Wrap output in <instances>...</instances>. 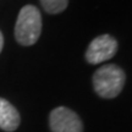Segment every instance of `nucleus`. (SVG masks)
I'll return each mask as SVG.
<instances>
[{
    "label": "nucleus",
    "instance_id": "obj_1",
    "mask_svg": "<svg viewBox=\"0 0 132 132\" xmlns=\"http://www.w3.org/2000/svg\"><path fill=\"white\" fill-rule=\"evenodd\" d=\"M42 32V16L33 5L23 6L15 26V38L21 45H33Z\"/></svg>",
    "mask_w": 132,
    "mask_h": 132
},
{
    "label": "nucleus",
    "instance_id": "obj_2",
    "mask_svg": "<svg viewBox=\"0 0 132 132\" xmlns=\"http://www.w3.org/2000/svg\"><path fill=\"white\" fill-rule=\"evenodd\" d=\"M125 78V72L118 65H103L93 75V87L102 98H115L122 90Z\"/></svg>",
    "mask_w": 132,
    "mask_h": 132
},
{
    "label": "nucleus",
    "instance_id": "obj_3",
    "mask_svg": "<svg viewBox=\"0 0 132 132\" xmlns=\"http://www.w3.org/2000/svg\"><path fill=\"white\" fill-rule=\"evenodd\" d=\"M118 52V42L116 39L109 34H102L94 38L87 48L86 60L97 65L106 60H110Z\"/></svg>",
    "mask_w": 132,
    "mask_h": 132
},
{
    "label": "nucleus",
    "instance_id": "obj_4",
    "mask_svg": "<svg viewBox=\"0 0 132 132\" xmlns=\"http://www.w3.org/2000/svg\"><path fill=\"white\" fill-rule=\"evenodd\" d=\"M49 123L53 132H83V123L80 116L65 106L53 110L49 116Z\"/></svg>",
    "mask_w": 132,
    "mask_h": 132
},
{
    "label": "nucleus",
    "instance_id": "obj_5",
    "mask_svg": "<svg viewBox=\"0 0 132 132\" xmlns=\"http://www.w3.org/2000/svg\"><path fill=\"white\" fill-rule=\"evenodd\" d=\"M19 111L6 99L0 98V128L7 132H12L20 126Z\"/></svg>",
    "mask_w": 132,
    "mask_h": 132
},
{
    "label": "nucleus",
    "instance_id": "obj_6",
    "mask_svg": "<svg viewBox=\"0 0 132 132\" xmlns=\"http://www.w3.org/2000/svg\"><path fill=\"white\" fill-rule=\"evenodd\" d=\"M40 4L48 14H59L67 7L69 0H40Z\"/></svg>",
    "mask_w": 132,
    "mask_h": 132
},
{
    "label": "nucleus",
    "instance_id": "obj_7",
    "mask_svg": "<svg viewBox=\"0 0 132 132\" xmlns=\"http://www.w3.org/2000/svg\"><path fill=\"white\" fill-rule=\"evenodd\" d=\"M3 47H4V37H3V33L0 32V53L3 50Z\"/></svg>",
    "mask_w": 132,
    "mask_h": 132
}]
</instances>
